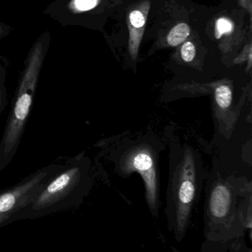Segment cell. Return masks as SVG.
<instances>
[{
  "instance_id": "1",
  "label": "cell",
  "mask_w": 252,
  "mask_h": 252,
  "mask_svg": "<svg viewBox=\"0 0 252 252\" xmlns=\"http://www.w3.org/2000/svg\"><path fill=\"white\" fill-rule=\"evenodd\" d=\"M206 181L203 250L222 251L242 237L251 220V179L217 157Z\"/></svg>"
},
{
  "instance_id": "2",
  "label": "cell",
  "mask_w": 252,
  "mask_h": 252,
  "mask_svg": "<svg viewBox=\"0 0 252 252\" xmlns=\"http://www.w3.org/2000/svg\"><path fill=\"white\" fill-rule=\"evenodd\" d=\"M207 175L201 156L193 146L171 143L165 215L168 228L178 242L184 240L189 228Z\"/></svg>"
},
{
  "instance_id": "3",
  "label": "cell",
  "mask_w": 252,
  "mask_h": 252,
  "mask_svg": "<svg viewBox=\"0 0 252 252\" xmlns=\"http://www.w3.org/2000/svg\"><path fill=\"white\" fill-rule=\"evenodd\" d=\"M93 186L92 163L81 153L62 163L33 201L15 214L10 222L36 219L78 207L89 194Z\"/></svg>"
},
{
  "instance_id": "4",
  "label": "cell",
  "mask_w": 252,
  "mask_h": 252,
  "mask_svg": "<svg viewBox=\"0 0 252 252\" xmlns=\"http://www.w3.org/2000/svg\"><path fill=\"white\" fill-rule=\"evenodd\" d=\"M165 144L156 137L144 135L122 140L113 149L110 159L119 176L129 178L138 173L144 181L149 210L158 218L160 207L159 160Z\"/></svg>"
},
{
  "instance_id": "5",
  "label": "cell",
  "mask_w": 252,
  "mask_h": 252,
  "mask_svg": "<svg viewBox=\"0 0 252 252\" xmlns=\"http://www.w3.org/2000/svg\"><path fill=\"white\" fill-rule=\"evenodd\" d=\"M36 79L27 76L19 89L0 140V172L11 163L17 154L32 111Z\"/></svg>"
},
{
  "instance_id": "6",
  "label": "cell",
  "mask_w": 252,
  "mask_h": 252,
  "mask_svg": "<svg viewBox=\"0 0 252 252\" xmlns=\"http://www.w3.org/2000/svg\"><path fill=\"white\" fill-rule=\"evenodd\" d=\"M62 163H51L35 171L16 185L0 191V228L10 223L11 218L32 203Z\"/></svg>"
},
{
  "instance_id": "7",
  "label": "cell",
  "mask_w": 252,
  "mask_h": 252,
  "mask_svg": "<svg viewBox=\"0 0 252 252\" xmlns=\"http://www.w3.org/2000/svg\"><path fill=\"white\" fill-rule=\"evenodd\" d=\"M190 33V29L185 23H181L172 29L168 35V43L171 46H178L184 42Z\"/></svg>"
},
{
  "instance_id": "8",
  "label": "cell",
  "mask_w": 252,
  "mask_h": 252,
  "mask_svg": "<svg viewBox=\"0 0 252 252\" xmlns=\"http://www.w3.org/2000/svg\"><path fill=\"white\" fill-rule=\"evenodd\" d=\"M233 29L232 23L225 18H220L218 20L216 23V31L218 38L220 37L222 34L231 33Z\"/></svg>"
},
{
  "instance_id": "9",
  "label": "cell",
  "mask_w": 252,
  "mask_h": 252,
  "mask_svg": "<svg viewBox=\"0 0 252 252\" xmlns=\"http://www.w3.org/2000/svg\"><path fill=\"white\" fill-rule=\"evenodd\" d=\"M181 55L184 61L189 63L194 58L195 56V48L192 42H187L183 45L181 49Z\"/></svg>"
},
{
  "instance_id": "10",
  "label": "cell",
  "mask_w": 252,
  "mask_h": 252,
  "mask_svg": "<svg viewBox=\"0 0 252 252\" xmlns=\"http://www.w3.org/2000/svg\"><path fill=\"white\" fill-rule=\"evenodd\" d=\"M98 3V0H74L75 8L80 11H89L95 8Z\"/></svg>"
},
{
  "instance_id": "11",
  "label": "cell",
  "mask_w": 252,
  "mask_h": 252,
  "mask_svg": "<svg viewBox=\"0 0 252 252\" xmlns=\"http://www.w3.org/2000/svg\"><path fill=\"white\" fill-rule=\"evenodd\" d=\"M129 21L131 25L136 29L142 27L145 24V18L142 13L139 11H134L129 14Z\"/></svg>"
}]
</instances>
